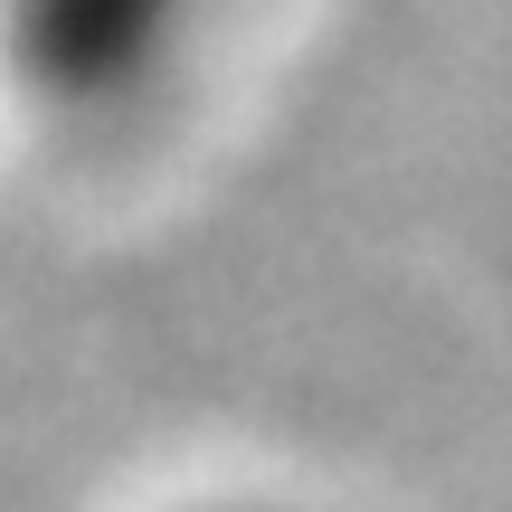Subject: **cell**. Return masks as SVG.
Instances as JSON below:
<instances>
[{"label":"cell","instance_id":"6da1fadb","mask_svg":"<svg viewBox=\"0 0 512 512\" xmlns=\"http://www.w3.org/2000/svg\"><path fill=\"white\" fill-rule=\"evenodd\" d=\"M181 0H29V57L48 76H124Z\"/></svg>","mask_w":512,"mask_h":512}]
</instances>
